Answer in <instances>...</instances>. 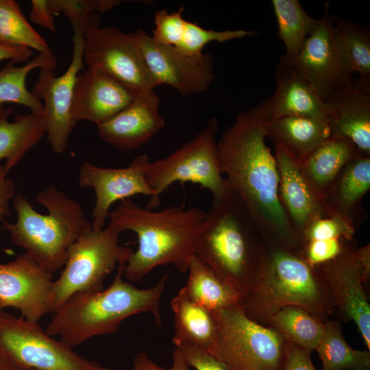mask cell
<instances>
[{
    "mask_svg": "<svg viewBox=\"0 0 370 370\" xmlns=\"http://www.w3.org/2000/svg\"><path fill=\"white\" fill-rule=\"evenodd\" d=\"M274 154L279 173L280 200L300 241L313 220L329 215L322 199L305 178L298 162L278 148H275Z\"/></svg>",
    "mask_w": 370,
    "mask_h": 370,
    "instance_id": "obj_21",
    "label": "cell"
},
{
    "mask_svg": "<svg viewBox=\"0 0 370 370\" xmlns=\"http://www.w3.org/2000/svg\"><path fill=\"white\" fill-rule=\"evenodd\" d=\"M36 201L47 214L36 211L27 198L17 193L13 206L17 214L14 223L3 221L12 242L51 274L64 267L71 246L85 232L92 228L81 204L51 185L40 191Z\"/></svg>",
    "mask_w": 370,
    "mask_h": 370,
    "instance_id": "obj_6",
    "label": "cell"
},
{
    "mask_svg": "<svg viewBox=\"0 0 370 370\" xmlns=\"http://www.w3.org/2000/svg\"><path fill=\"white\" fill-rule=\"evenodd\" d=\"M53 15H65L73 28V34L84 36L99 28L101 14L97 0H48Z\"/></svg>",
    "mask_w": 370,
    "mask_h": 370,
    "instance_id": "obj_36",
    "label": "cell"
},
{
    "mask_svg": "<svg viewBox=\"0 0 370 370\" xmlns=\"http://www.w3.org/2000/svg\"><path fill=\"white\" fill-rule=\"evenodd\" d=\"M57 66V59L51 51L38 53L23 66H15L10 61L0 70V109L5 103H14L28 108L32 113L43 114V104L27 88L26 79L35 69L55 70Z\"/></svg>",
    "mask_w": 370,
    "mask_h": 370,
    "instance_id": "obj_30",
    "label": "cell"
},
{
    "mask_svg": "<svg viewBox=\"0 0 370 370\" xmlns=\"http://www.w3.org/2000/svg\"><path fill=\"white\" fill-rule=\"evenodd\" d=\"M325 103L332 135L349 140L370 156V94L354 86L336 92Z\"/></svg>",
    "mask_w": 370,
    "mask_h": 370,
    "instance_id": "obj_24",
    "label": "cell"
},
{
    "mask_svg": "<svg viewBox=\"0 0 370 370\" xmlns=\"http://www.w3.org/2000/svg\"><path fill=\"white\" fill-rule=\"evenodd\" d=\"M241 306L249 318L264 325L286 306L303 308L323 321L335 312L332 294L317 268L299 251L268 244L258 278Z\"/></svg>",
    "mask_w": 370,
    "mask_h": 370,
    "instance_id": "obj_5",
    "label": "cell"
},
{
    "mask_svg": "<svg viewBox=\"0 0 370 370\" xmlns=\"http://www.w3.org/2000/svg\"><path fill=\"white\" fill-rule=\"evenodd\" d=\"M206 213L197 206L153 211L130 199L121 201L110 212L109 224L121 232H133L138 239L137 249L121 265L123 275L130 282H139L157 267L166 264L187 272Z\"/></svg>",
    "mask_w": 370,
    "mask_h": 370,
    "instance_id": "obj_2",
    "label": "cell"
},
{
    "mask_svg": "<svg viewBox=\"0 0 370 370\" xmlns=\"http://www.w3.org/2000/svg\"><path fill=\"white\" fill-rule=\"evenodd\" d=\"M121 234L110 224L99 230L91 228L71 246L61 273L53 280V313L75 294L102 290L107 275L126 262L134 250L120 244Z\"/></svg>",
    "mask_w": 370,
    "mask_h": 370,
    "instance_id": "obj_9",
    "label": "cell"
},
{
    "mask_svg": "<svg viewBox=\"0 0 370 370\" xmlns=\"http://www.w3.org/2000/svg\"><path fill=\"white\" fill-rule=\"evenodd\" d=\"M121 1L117 0H97L99 13L103 14L117 6Z\"/></svg>",
    "mask_w": 370,
    "mask_h": 370,
    "instance_id": "obj_45",
    "label": "cell"
},
{
    "mask_svg": "<svg viewBox=\"0 0 370 370\" xmlns=\"http://www.w3.org/2000/svg\"><path fill=\"white\" fill-rule=\"evenodd\" d=\"M29 20L52 32H56L53 15L48 0H32Z\"/></svg>",
    "mask_w": 370,
    "mask_h": 370,
    "instance_id": "obj_41",
    "label": "cell"
},
{
    "mask_svg": "<svg viewBox=\"0 0 370 370\" xmlns=\"http://www.w3.org/2000/svg\"><path fill=\"white\" fill-rule=\"evenodd\" d=\"M324 322L303 308L286 306L269 317L264 325L275 329L292 343L312 352L323 335Z\"/></svg>",
    "mask_w": 370,
    "mask_h": 370,
    "instance_id": "obj_34",
    "label": "cell"
},
{
    "mask_svg": "<svg viewBox=\"0 0 370 370\" xmlns=\"http://www.w3.org/2000/svg\"><path fill=\"white\" fill-rule=\"evenodd\" d=\"M182 11V8L177 12H169L165 9L156 12L151 37L161 44L173 46L188 56L202 55L204 47L211 42L223 43L255 36L258 34L253 30L242 29L225 31L207 29L185 20Z\"/></svg>",
    "mask_w": 370,
    "mask_h": 370,
    "instance_id": "obj_22",
    "label": "cell"
},
{
    "mask_svg": "<svg viewBox=\"0 0 370 370\" xmlns=\"http://www.w3.org/2000/svg\"><path fill=\"white\" fill-rule=\"evenodd\" d=\"M219 120L211 118L192 140L169 156L151 162L146 180L154 195L146 208L160 205L161 195L175 182H191L208 190L212 199H219L230 190L222 173L217 152Z\"/></svg>",
    "mask_w": 370,
    "mask_h": 370,
    "instance_id": "obj_8",
    "label": "cell"
},
{
    "mask_svg": "<svg viewBox=\"0 0 370 370\" xmlns=\"http://www.w3.org/2000/svg\"><path fill=\"white\" fill-rule=\"evenodd\" d=\"M0 44L25 47L38 53L51 51L47 40L30 25L14 0H0Z\"/></svg>",
    "mask_w": 370,
    "mask_h": 370,
    "instance_id": "obj_35",
    "label": "cell"
},
{
    "mask_svg": "<svg viewBox=\"0 0 370 370\" xmlns=\"http://www.w3.org/2000/svg\"><path fill=\"white\" fill-rule=\"evenodd\" d=\"M356 241L343 238L313 240L301 245V254L312 267H316L330 262L349 249L356 246Z\"/></svg>",
    "mask_w": 370,
    "mask_h": 370,
    "instance_id": "obj_37",
    "label": "cell"
},
{
    "mask_svg": "<svg viewBox=\"0 0 370 370\" xmlns=\"http://www.w3.org/2000/svg\"><path fill=\"white\" fill-rule=\"evenodd\" d=\"M311 353L291 342L284 370H317L312 361Z\"/></svg>",
    "mask_w": 370,
    "mask_h": 370,
    "instance_id": "obj_42",
    "label": "cell"
},
{
    "mask_svg": "<svg viewBox=\"0 0 370 370\" xmlns=\"http://www.w3.org/2000/svg\"><path fill=\"white\" fill-rule=\"evenodd\" d=\"M3 309L0 307V315L3 313Z\"/></svg>",
    "mask_w": 370,
    "mask_h": 370,
    "instance_id": "obj_47",
    "label": "cell"
},
{
    "mask_svg": "<svg viewBox=\"0 0 370 370\" xmlns=\"http://www.w3.org/2000/svg\"><path fill=\"white\" fill-rule=\"evenodd\" d=\"M121 265L110 285L102 290L80 293L68 299L56 312L45 331L73 348L88 339L114 333L132 315L150 312L161 323L160 303L167 275L152 287L138 288L123 278Z\"/></svg>",
    "mask_w": 370,
    "mask_h": 370,
    "instance_id": "obj_4",
    "label": "cell"
},
{
    "mask_svg": "<svg viewBox=\"0 0 370 370\" xmlns=\"http://www.w3.org/2000/svg\"><path fill=\"white\" fill-rule=\"evenodd\" d=\"M53 275L26 252L0 263V307L20 310L23 317L38 322L53 310Z\"/></svg>",
    "mask_w": 370,
    "mask_h": 370,
    "instance_id": "obj_16",
    "label": "cell"
},
{
    "mask_svg": "<svg viewBox=\"0 0 370 370\" xmlns=\"http://www.w3.org/2000/svg\"><path fill=\"white\" fill-rule=\"evenodd\" d=\"M71 61L62 75L56 77L51 69H40L32 93L43 100L46 134L52 150L62 153L66 150L77 121L72 114V102L77 75L84 70V35L73 34Z\"/></svg>",
    "mask_w": 370,
    "mask_h": 370,
    "instance_id": "obj_15",
    "label": "cell"
},
{
    "mask_svg": "<svg viewBox=\"0 0 370 370\" xmlns=\"http://www.w3.org/2000/svg\"><path fill=\"white\" fill-rule=\"evenodd\" d=\"M129 36L145 62L156 86L166 84L182 96L206 91L215 78L210 53L186 56L175 47L156 41L144 30Z\"/></svg>",
    "mask_w": 370,
    "mask_h": 370,
    "instance_id": "obj_13",
    "label": "cell"
},
{
    "mask_svg": "<svg viewBox=\"0 0 370 370\" xmlns=\"http://www.w3.org/2000/svg\"><path fill=\"white\" fill-rule=\"evenodd\" d=\"M267 121L258 105L237 116L217 141L221 169L267 244L300 251L299 238L280 200L277 162L266 141Z\"/></svg>",
    "mask_w": 370,
    "mask_h": 370,
    "instance_id": "obj_1",
    "label": "cell"
},
{
    "mask_svg": "<svg viewBox=\"0 0 370 370\" xmlns=\"http://www.w3.org/2000/svg\"><path fill=\"white\" fill-rule=\"evenodd\" d=\"M0 370H21L0 358Z\"/></svg>",
    "mask_w": 370,
    "mask_h": 370,
    "instance_id": "obj_46",
    "label": "cell"
},
{
    "mask_svg": "<svg viewBox=\"0 0 370 370\" xmlns=\"http://www.w3.org/2000/svg\"><path fill=\"white\" fill-rule=\"evenodd\" d=\"M330 6V3L324 4L317 27L306 38L298 55L289 60L324 102L336 92L355 86L354 73L332 21Z\"/></svg>",
    "mask_w": 370,
    "mask_h": 370,
    "instance_id": "obj_11",
    "label": "cell"
},
{
    "mask_svg": "<svg viewBox=\"0 0 370 370\" xmlns=\"http://www.w3.org/2000/svg\"><path fill=\"white\" fill-rule=\"evenodd\" d=\"M345 322L356 325L370 351V305L364 286L370 279V246H354L335 259L316 267Z\"/></svg>",
    "mask_w": 370,
    "mask_h": 370,
    "instance_id": "obj_12",
    "label": "cell"
},
{
    "mask_svg": "<svg viewBox=\"0 0 370 370\" xmlns=\"http://www.w3.org/2000/svg\"><path fill=\"white\" fill-rule=\"evenodd\" d=\"M314 350L321 360V370H370L369 351L352 348L338 321L324 322L323 335Z\"/></svg>",
    "mask_w": 370,
    "mask_h": 370,
    "instance_id": "obj_31",
    "label": "cell"
},
{
    "mask_svg": "<svg viewBox=\"0 0 370 370\" xmlns=\"http://www.w3.org/2000/svg\"><path fill=\"white\" fill-rule=\"evenodd\" d=\"M271 3L278 23L277 36L285 48L283 56L293 60L317 27L319 19L310 16L298 0H272Z\"/></svg>",
    "mask_w": 370,
    "mask_h": 370,
    "instance_id": "obj_33",
    "label": "cell"
},
{
    "mask_svg": "<svg viewBox=\"0 0 370 370\" xmlns=\"http://www.w3.org/2000/svg\"><path fill=\"white\" fill-rule=\"evenodd\" d=\"M361 153L349 140L331 135L298 164L305 178L323 201L345 166Z\"/></svg>",
    "mask_w": 370,
    "mask_h": 370,
    "instance_id": "obj_26",
    "label": "cell"
},
{
    "mask_svg": "<svg viewBox=\"0 0 370 370\" xmlns=\"http://www.w3.org/2000/svg\"><path fill=\"white\" fill-rule=\"evenodd\" d=\"M352 71L358 74L355 87L370 94L369 27L331 14Z\"/></svg>",
    "mask_w": 370,
    "mask_h": 370,
    "instance_id": "obj_32",
    "label": "cell"
},
{
    "mask_svg": "<svg viewBox=\"0 0 370 370\" xmlns=\"http://www.w3.org/2000/svg\"><path fill=\"white\" fill-rule=\"evenodd\" d=\"M356 230L354 225L338 217H321L310 223L300 238V243L301 245L309 241L338 238L354 240Z\"/></svg>",
    "mask_w": 370,
    "mask_h": 370,
    "instance_id": "obj_38",
    "label": "cell"
},
{
    "mask_svg": "<svg viewBox=\"0 0 370 370\" xmlns=\"http://www.w3.org/2000/svg\"><path fill=\"white\" fill-rule=\"evenodd\" d=\"M0 358L21 370H108L47 334L38 322L0 315Z\"/></svg>",
    "mask_w": 370,
    "mask_h": 370,
    "instance_id": "obj_10",
    "label": "cell"
},
{
    "mask_svg": "<svg viewBox=\"0 0 370 370\" xmlns=\"http://www.w3.org/2000/svg\"><path fill=\"white\" fill-rule=\"evenodd\" d=\"M206 212L194 255L243 297L258 278L267 243L243 204L231 190L219 199H212Z\"/></svg>",
    "mask_w": 370,
    "mask_h": 370,
    "instance_id": "obj_3",
    "label": "cell"
},
{
    "mask_svg": "<svg viewBox=\"0 0 370 370\" xmlns=\"http://www.w3.org/2000/svg\"><path fill=\"white\" fill-rule=\"evenodd\" d=\"M84 62L125 87L134 96L156 87L129 34L107 27L84 36Z\"/></svg>",
    "mask_w": 370,
    "mask_h": 370,
    "instance_id": "obj_14",
    "label": "cell"
},
{
    "mask_svg": "<svg viewBox=\"0 0 370 370\" xmlns=\"http://www.w3.org/2000/svg\"><path fill=\"white\" fill-rule=\"evenodd\" d=\"M134 97L112 78L87 68L76 77L72 114L77 122L88 121L97 126L124 109Z\"/></svg>",
    "mask_w": 370,
    "mask_h": 370,
    "instance_id": "obj_20",
    "label": "cell"
},
{
    "mask_svg": "<svg viewBox=\"0 0 370 370\" xmlns=\"http://www.w3.org/2000/svg\"><path fill=\"white\" fill-rule=\"evenodd\" d=\"M187 272L188 280L182 289L193 301L211 311L241 305L242 295L195 255L190 258Z\"/></svg>",
    "mask_w": 370,
    "mask_h": 370,
    "instance_id": "obj_29",
    "label": "cell"
},
{
    "mask_svg": "<svg viewBox=\"0 0 370 370\" xmlns=\"http://www.w3.org/2000/svg\"><path fill=\"white\" fill-rule=\"evenodd\" d=\"M12 108L0 109V160L9 172L46 134L43 114L30 112L17 114L10 122Z\"/></svg>",
    "mask_w": 370,
    "mask_h": 370,
    "instance_id": "obj_28",
    "label": "cell"
},
{
    "mask_svg": "<svg viewBox=\"0 0 370 370\" xmlns=\"http://www.w3.org/2000/svg\"><path fill=\"white\" fill-rule=\"evenodd\" d=\"M275 69V90L258 104L268 121L284 116H301L329 123L326 103L294 64L282 55Z\"/></svg>",
    "mask_w": 370,
    "mask_h": 370,
    "instance_id": "obj_19",
    "label": "cell"
},
{
    "mask_svg": "<svg viewBox=\"0 0 370 370\" xmlns=\"http://www.w3.org/2000/svg\"><path fill=\"white\" fill-rule=\"evenodd\" d=\"M108 370H110V369H108Z\"/></svg>",
    "mask_w": 370,
    "mask_h": 370,
    "instance_id": "obj_48",
    "label": "cell"
},
{
    "mask_svg": "<svg viewBox=\"0 0 370 370\" xmlns=\"http://www.w3.org/2000/svg\"><path fill=\"white\" fill-rule=\"evenodd\" d=\"M329 123L310 117L284 116L269 120L267 136L278 148L299 162L331 137Z\"/></svg>",
    "mask_w": 370,
    "mask_h": 370,
    "instance_id": "obj_25",
    "label": "cell"
},
{
    "mask_svg": "<svg viewBox=\"0 0 370 370\" xmlns=\"http://www.w3.org/2000/svg\"><path fill=\"white\" fill-rule=\"evenodd\" d=\"M171 306L174 317L172 340L175 346H195L212 355L217 333L212 311L190 300L182 288L171 299Z\"/></svg>",
    "mask_w": 370,
    "mask_h": 370,
    "instance_id": "obj_27",
    "label": "cell"
},
{
    "mask_svg": "<svg viewBox=\"0 0 370 370\" xmlns=\"http://www.w3.org/2000/svg\"><path fill=\"white\" fill-rule=\"evenodd\" d=\"M159 105L153 90L136 95L124 109L97 126L99 138L123 152L144 145L164 127Z\"/></svg>",
    "mask_w": 370,
    "mask_h": 370,
    "instance_id": "obj_18",
    "label": "cell"
},
{
    "mask_svg": "<svg viewBox=\"0 0 370 370\" xmlns=\"http://www.w3.org/2000/svg\"><path fill=\"white\" fill-rule=\"evenodd\" d=\"M370 189V156L360 154L350 161L323 198L328 215L347 221L356 229L367 219L362 199Z\"/></svg>",
    "mask_w": 370,
    "mask_h": 370,
    "instance_id": "obj_23",
    "label": "cell"
},
{
    "mask_svg": "<svg viewBox=\"0 0 370 370\" xmlns=\"http://www.w3.org/2000/svg\"><path fill=\"white\" fill-rule=\"evenodd\" d=\"M151 161L146 154L134 158L128 166L106 168L84 162L81 166L78 182L82 188L91 187L95 194L92 210V229L104 228L111 206L117 201L136 195L151 198L153 189L146 180V171Z\"/></svg>",
    "mask_w": 370,
    "mask_h": 370,
    "instance_id": "obj_17",
    "label": "cell"
},
{
    "mask_svg": "<svg viewBox=\"0 0 370 370\" xmlns=\"http://www.w3.org/2000/svg\"><path fill=\"white\" fill-rule=\"evenodd\" d=\"M32 55V49L28 47H10L0 44V61L10 59L14 63L27 62Z\"/></svg>",
    "mask_w": 370,
    "mask_h": 370,
    "instance_id": "obj_44",
    "label": "cell"
},
{
    "mask_svg": "<svg viewBox=\"0 0 370 370\" xmlns=\"http://www.w3.org/2000/svg\"><path fill=\"white\" fill-rule=\"evenodd\" d=\"M132 370H190L179 350L175 348L173 353L172 365L169 368L159 366L145 352L136 354L133 360Z\"/></svg>",
    "mask_w": 370,
    "mask_h": 370,
    "instance_id": "obj_40",
    "label": "cell"
},
{
    "mask_svg": "<svg viewBox=\"0 0 370 370\" xmlns=\"http://www.w3.org/2000/svg\"><path fill=\"white\" fill-rule=\"evenodd\" d=\"M189 367L195 370H230L223 362L206 350L191 345L175 347Z\"/></svg>",
    "mask_w": 370,
    "mask_h": 370,
    "instance_id": "obj_39",
    "label": "cell"
},
{
    "mask_svg": "<svg viewBox=\"0 0 370 370\" xmlns=\"http://www.w3.org/2000/svg\"><path fill=\"white\" fill-rule=\"evenodd\" d=\"M8 173L4 164H0V221L10 214V202L16 195L14 182L12 178L8 177ZM2 229L0 225V232Z\"/></svg>",
    "mask_w": 370,
    "mask_h": 370,
    "instance_id": "obj_43",
    "label": "cell"
},
{
    "mask_svg": "<svg viewBox=\"0 0 370 370\" xmlns=\"http://www.w3.org/2000/svg\"><path fill=\"white\" fill-rule=\"evenodd\" d=\"M217 328L212 356L230 370H284L290 341L249 318L241 306L212 311Z\"/></svg>",
    "mask_w": 370,
    "mask_h": 370,
    "instance_id": "obj_7",
    "label": "cell"
}]
</instances>
